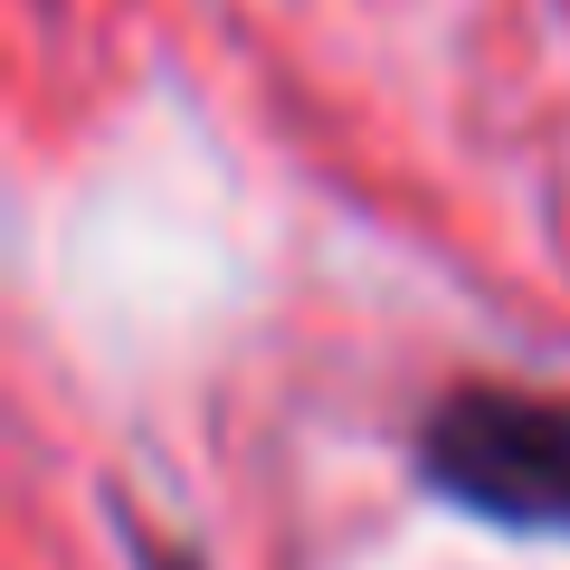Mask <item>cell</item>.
I'll return each instance as SVG.
<instances>
[{
    "instance_id": "obj_1",
    "label": "cell",
    "mask_w": 570,
    "mask_h": 570,
    "mask_svg": "<svg viewBox=\"0 0 570 570\" xmlns=\"http://www.w3.org/2000/svg\"><path fill=\"white\" fill-rule=\"evenodd\" d=\"M409 466L438 504L523 542H570V400L561 390L456 381L428 400Z\"/></svg>"
},
{
    "instance_id": "obj_2",
    "label": "cell",
    "mask_w": 570,
    "mask_h": 570,
    "mask_svg": "<svg viewBox=\"0 0 570 570\" xmlns=\"http://www.w3.org/2000/svg\"><path fill=\"white\" fill-rule=\"evenodd\" d=\"M124 561H134V570H209L190 542H171V532H142V523H124Z\"/></svg>"
}]
</instances>
